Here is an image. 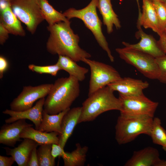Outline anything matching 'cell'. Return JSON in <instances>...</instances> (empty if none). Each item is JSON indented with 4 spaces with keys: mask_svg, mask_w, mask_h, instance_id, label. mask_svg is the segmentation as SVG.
<instances>
[{
    "mask_svg": "<svg viewBox=\"0 0 166 166\" xmlns=\"http://www.w3.org/2000/svg\"><path fill=\"white\" fill-rule=\"evenodd\" d=\"M14 0H0V2H5L10 4Z\"/></svg>",
    "mask_w": 166,
    "mask_h": 166,
    "instance_id": "cell-37",
    "label": "cell"
},
{
    "mask_svg": "<svg viewBox=\"0 0 166 166\" xmlns=\"http://www.w3.org/2000/svg\"><path fill=\"white\" fill-rule=\"evenodd\" d=\"M79 82L70 75L57 79L45 99L44 109L48 114L54 115L70 108L79 95Z\"/></svg>",
    "mask_w": 166,
    "mask_h": 166,
    "instance_id": "cell-2",
    "label": "cell"
},
{
    "mask_svg": "<svg viewBox=\"0 0 166 166\" xmlns=\"http://www.w3.org/2000/svg\"><path fill=\"white\" fill-rule=\"evenodd\" d=\"M115 50L121 59L134 66L144 76L151 79H158L160 71L155 57L140 50L125 47Z\"/></svg>",
    "mask_w": 166,
    "mask_h": 166,
    "instance_id": "cell-6",
    "label": "cell"
},
{
    "mask_svg": "<svg viewBox=\"0 0 166 166\" xmlns=\"http://www.w3.org/2000/svg\"><path fill=\"white\" fill-rule=\"evenodd\" d=\"M76 146V149L71 152L64 151L61 153L60 156L63 160L65 166H82L85 164L88 147H82L78 143Z\"/></svg>",
    "mask_w": 166,
    "mask_h": 166,
    "instance_id": "cell-24",
    "label": "cell"
},
{
    "mask_svg": "<svg viewBox=\"0 0 166 166\" xmlns=\"http://www.w3.org/2000/svg\"><path fill=\"white\" fill-rule=\"evenodd\" d=\"M161 123L159 118H153L149 136L153 143L161 146L166 151V130L162 126Z\"/></svg>",
    "mask_w": 166,
    "mask_h": 166,
    "instance_id": "cell-26",
    "label": "cell"
},
{
    "mask_svg": "<svg viewBox=\"0 0 166 166\" xmlns=\"http://www.w3.org/2000/svg\"><path fill=\"white\" fill-rule=\"evenodd\" d=\"M64 151V148H62L59 144H52L51 154L55 159L58 156H60Z\"/></svg>",
    "mask_w": 166,
    "mask_h": 166,
    "instance_id": "cell-36",
    "label": "cell"
},
{
    "mask_svg": "<svg viewBox=\"0 0 166 166\" xmlns=\"http://www.w3.org/2000/svg\"><path fill=\"white\" fill-rule=\"evenodd\" d=\"M71 22H61L47 27L49 33L46 43L47 51L53 55L68 57L76 62L89 58L91 55L79 45V37L70 26Z\"/></svg>",
    "mask_w": 166,
    "mask_h": 166,
    "instance_id": "cell-1",
    "label": "cell"
},
{
    "mask_svg": "<svg viewBox=\"0 0 166 166\" xmlns=\"http://www.w3.org/2000/svg\"><path fill=\"white\" fill-rule=\"evenodd\" d=\"M113 91L108 86L96 91L88 96L82 104L78 123L91 121L103 113L112 110L121 109L119 98L114 95Z\"/></svg>",
    "mask_w": 166,
    "mask_h": 166,
    "instance_id": "cell-3",
    "label": "cell"
},
{
    "mask_svg": "<svg viewBox=\"0 0 166 166\" xmlns=\"http://www.w3.org/2000/svg\"><path fill=\"white\" fill-rule=\"evenodd\" d=\"M27 166H39L37 148H34L32 151Z\"/></svg>",
    "mask_w": 166,
    "mask_h": 166,
    "instance_id": "cell-31",
    "label": "cell"
},
{
    "mask_svg": "<svg viewBox=\"0 0 166 166\" xmlns=\"http://www.w3.org/2000/svg\"><path fill=\"white\" fill-rule=\"evenodd\" d=\"M159 37V39L157 41L158 45L160 49L166 54V29L162 33Z\"/></svg>",
    "mask_w": 166,
    "mask_h": 166,
    "instance_id": "cell-33",
    "label": "cell"
},
{
    "mask_svg": "<svg viewBox=\"0 0 166 166\" xmlns=\"http://www.w3.org/2000/svg\"><path fill=\"white\" fill-rule=\"evenodd\" d=\"M166 5V0H159Z\"/></svg>",
    "mask_w": 166,
    "mask_h": 166,
    "instance_id": "cell-39",
    "label": "cell"
},
{
    "mask_svg": "<svg viewBox=\"0 0 166 166\" xmlns=\"http://www.w3.org/2000/svg\"><path fill=\"white\" fill-rule=\"evenodd\" d=\"M155 58L160 71L158 80L162 83L166 84V54Z\"/></svg>",
    "mask_w": 166,
    "mask_h": 166,
    "instance_id": "cell-30",
    "label": "cell"
},
{
    "mask_svg": "<svg viewBox=\"0 0 166 166\" xmlns=\"http://www.w3.org/2000/svg\"><path fill=\"white\" fill-rule=\"evenodd\" d=\"M39 144L35 141L29 138L24 140L18 147L14 148L4 147L7 155L14 159L18 166H27L33 150Z\"/></svg>",
    "mask_w": 166,
    "mask_h": 166,
    "instance_id": "cell-18",
    "label": "cell"
},
{
    "mask_svg": "<svg viewBox=\"0 0 166 166\" xmlns=\"http://www.w3.org/2000/svg\"><path fill=\"white\" fill-rule=\"evenodd\" d=\"M97 8L102 15L103 23L106 27L108 34L113 31L114 26L117 29L121 28L120 22L113 9L111 0H99Z\"/></svg>",
    "mask_w": 166,
    "mask_h": 166,
    "instance_id": "cell-20",
    "label": "cell"
},
{
    "mask_svg": "<svg viewBox=\"0 0 166 166\" xmlns=\"http://www.w3.org/2000/svg\"><path fill=\"white\" fill-rule=\"evenodd\" d=\"M10 5L14 13L31 34L35 32L38 26L44 20L39 0H14Z\"/></svg>",
    "mask_w": 166,
    "mask_h": 166,
    "instance_id": "cell-7",
    "label": "cell"
},
{
    "mask_svg": "<svg viewBox=\"0 0 166 166\" xmlns=\"http://www.w3.org/2000/svg\"><path fill=\"white\" fill-rule=\"evenodd\" d=\"M152 2L157 16L161 34L166 29V5L159 0H154Z\"/></svg>",
    "mask_w": 166,
    "mask_h": 166,
    "instance_id": "cell-28",
    "label": "cell"
},
{
    "mask_svg": "<svg viewBox=\"0 0 166 166\" xmlns=\"http://www.w3.org/2000/svg\"><path fill=\"white\" fill-rule=\"evenodd\" d=\"M51 144L40 145L37 150L39 166H54L55 165V158L51 154Z\"/></svg>",
    "mask_w": 166,
    "mask_h": 166,
    "instance_id": "cell-27",
    "label": "cell"
},
{
    "mask_svg": "<svg viewBox=\"0 0 166 166\" xmlns=\"http://www.w3.org/2000/svg\"><path fill=\"white\" fill-rule=\"evenodd\" d=\"M137 26L138 30L136 33L135 36L137 38H140V42L135 44L123 42L122 44L125 47L140 50L155 58L166 54L159 47L157 41L152 36L144 32L139 24L137 23Z\"/></svg>",
    "mask_w": 166,
    "mask_h": 166,
    "instance_id": "cell-13",
    "label": "cell"
},
{
    "mask_svg": "<svg viewBox=\"0 0 166 166\" xmlns=\"http://www.w3.org/2000/svg\"><path fill=\"white\" fill-rule=\"evenodd\" d=\"M9 31L0 23V44L3 45L8 39L9 34Z\"/></svg>",
    "mask_w": 166,
    "mask_h": 166,
    "instance_id": "cell-34",
    "label": "cell"
},
{
    "mask_svg": "<svg viewBox=\"0 0 166 166\" xmlns=\"http://www.w3.org/2000/svg\"><path fill=\"white\" fill-rule=\"evenodd\" d=\"M29 69L34 72L39 74H47L56 76L58 72L61 70L60 67L56 63L53 65L40 66L31 64L28 66Z\"/></svg>",
    "mask_w": 166,
    "mask_h": 166,
    "instance_id": "cell-29",
    "label": "cell"
},
{
    "mask_svg": "<svg viewBox=\"0 0 166 166\" xmlns=\"http://www.w3.org/2000/svg\"><path fill=\"white\" fill-rule=\"evenodd\" d=\"M149 0V1H150L152 2L154 0Z\"/></svg>",
    "mask_w": 166,
    "mask_h": 166,
    "instance_id": "cell-40",
    "label": "cell"
},
{
    "mask_svg": "<svg viewBox=\"0 0 166 166\" xmlns=\"http://www.w3.org/2000/svg\"><path fill=\"white\" fill-rule=\"evenodd\" d=\"M82 61L88 65L90 69L88 96L122 78L119 72L110 65L88 58H83Z\"/></svg>",
    "mask_w": 166,
    "mask_h": 166,
    "instance_id": "cell-8",
    "label": "cell"
},
{
    "mask_svg": "<svg viewBox=\"0 0 166 166\" xmlns=\"http://www.w3.org/2000/svg\"><path fill=\"white\" fill-rule=\"evenodd\" d=\"M81 109V106L70 109L63 118L61 124V132L58 136L59 144L63 148L78 124Z\"/></svg>",
    "mask_w": 166,
    "mask_h": 166,
    "instance_id": "cell-17",
    "label": "cell"
},
{
    "mask_svg": "<svg viewBox=\"0 0 166 166\" xmlns=\"http://www.w3.org/2000/svg\"><path fill=\"white\" fill-rule=\"evenodd\" d=\"M56 63L61 70L67 72L69 75L73 76L79 81H83L89 70L87 68L77 65L76 62L70 57L58 55Z\"/></svg>",
    "mask_w": 166,
    "mask_h": 166,
    "instance_id": "cell-22",
    "label": "cell"
},
{
    "mask_svg": "<svg viewBox=\"0 0 166 166\" xmlns=\"http://www.w3.org/2000/svg\"><path fill=\"white\" fill-rule=\"evenodd\" d=\"M33 125L26 122L25 119L3 124L0 130V143L14 147L17 142L21 141L20 136L23 129L26 127Z\"/></svg>",
    "mask_w": 166,
    "mask_h": 166,
    "instance_id": "cell-15",
    "label": "cell"
},
{
    "mask_svg": "<svg viewBox=\"0 0 166 166\" xmlns=\"http://www.w3.org/2000/svg\"><path fill=\"white\" fill-rule=\"evenodd\" d=\"M148 83L140 80L129 77L121 78L120 80L109 84L108 86L113 91L119 94L128 96L144 94L143 90L149 86Z\"/></svg>",
    "mask_w": 166,
    "mask_h": 166,
    "instance_id": "cell-14",
    "label": "cell"
},
{
    "mask_svg": "<svg viewBox=\"0 0 166 166\" xmlns=\"http://www.w3.org/2000/svg\"><path fill=\"white\" fill-rule=\"evenodd\" d=\"M0 23L10 34L23 37L26 33L21 21L13 12L10 4L3 2L0 4Z\"/></svg>",
    "mask_w": 166,
    "mask_h": 166,
    "instance_id": "cell-16",
    "label": "cell"
},
{
    "mask_svg": "<svg viewBox=\"0 0 166 166\" xmlns=\"http://www.w3.org/2000/svg\"><path fill=\"white\" fill-rule=\"evenodd\" d=\"M45 97L40 99L31 108L21 111H15L6 109L2 112L5 114L10 117L5 120L6 124H10L20 119H28L34 124L35 129L38 130L42 119L43 108L45 101Z\"/></svg>",
    "mask_w": 166,
    "mask_h": 166,
    "instance_id": "cell-11",
    "label": "cell"
},
{
    "mask_svg": "<svg viewBox=\"0 0 166 166\" xmlns=\"http://www.w3.org/2000/svg\"><path fill=\"white\" fill-rule=\"evenodd\" d=\"M121 104L120 114L128 116H147L154 117L158 102L153 101L144 94L128 96L119 94Z\"/></svg>",
    "mask_w": 166,
    "mask_h": 166,
    "instance_id": "cell-9",
    "label": "cell"
},
{
    "mask_svg": "<svg viewBox=\"0 0 166 166\" xmlns=\"http://www.w3.org/2000/svg\"><path fill=\"white\" fill-rule=\"evenodd\" d=\"M39 2L42 15L49 25H52L61 22L70 21L63 13L55 9L47 0H39Z\"/></svg>",
    "mask_w": 166,
    "mask_h": 166,
    "instance_id": "cell-25",
    "label": "cell"
},
{
    "mask_svg": "<svg viewBox=\"0 0 166 166\" xmlns=\"http://www.w3.org/2000/svg\"><path fill=\"white\" fill-rule=\"evenodd\" d=\"M99 0H91L85 8L77 10L71 8L65 10L63 14L69 20L73 18L81 20L85 26L92 32L99 45L107 53L110 61H114L107 42L102 30V23L97 12Z\"/></svg>",
    "mask_w": 166,
    "mask_h": 166,
    "instance_id": "cell-4",
    "label": "cell"
},
{
    "mask_svg": "<svg viewBox=\"0 0 166 166\" xmlns=\"http://www.w3.org/2000/svg\"><path fill=\"white\" fill-rule=\"evenodd\" d=\"M53 84H45L34 86H24L21 93L11 102L10 109L21 111L31 108L37 100L47 96Z\"/></svg>",
    "mask_w": 166,
    "mask_h": 166,
    "instance_id": "cell-10",
    "label": "cell"
},
{
    "mask_svg": "<svg viewBox=\"0 0 166 166\" xmlns=\"http://www.w3.org/2000/svg\"><path fill=\"white\" fill-rule=\"evenodd\" d=\"M15 162L14 159L12 156L8 157L0 156V166H11Z\"/></svg>",
    "mask_w": 166,
    "mask_h": 166,
    "instance_id": "cell-35",
    "label": "cell"
},
{
    "mask_svg": "<svg viewBox=\"0 0 166 166\" xmlns=\"http://www.w3.org/2000/svg\"><path fill=\"white\" fill-rule=\"evenodd\" d=\"M70 109L54 115L48 114L43 109L42 119L38 130L47 132H55L58 133L59 135L61 134L62 119L64 115Z\"/></svg>",
    "mask_w": 166,
    "mask_h": 166,
    "instance_id": "cell-23",
    "label": "cell"
},
{
    "mask_svg": "<svg viewBox=\"0 0 166 166\" xmlns=\"http://www.w3.org/2000/svg\"><path fill=\"white\" fill-rule=\"evenodd\" d=\"M142 10L137 23L145 29L150 28L160 36L161 32L155 9L152 2L143 0Z\"/></svg>",
    "mask_w": 166,
    "mask_h": 166,
    "instance_id": "cell-19",
    "label": "cell"
},
{
    "mask_svg": "<svg viewBox=\"0 0 166 166\" xmlns=\"http://www.w3.org/2000/svg\"><path fill=\"white\" fill-rule=\"evenodd\" d=\"M59 134L56 132H43L34 129L31 126L25 127L20 134L22 138H29L36 141L39 145L47 144H59Z\"/></svg>",
    "mask_w": 166,
    "mask_h": 166,
    "instance_id": "cell-21",
    "label": "cell"
},
{
    "mask_svg": "<svg viewBox=\"0 0 166 166\" xmlns=\"http://www.w3.org/2000/svg\"><path fill=\"white\" fill-rule=\"evenodd\" d=\"M9 67L8 61L4 56H0V78L2 79L4 73L7 70Z\"/></svg>",
    "mask_w": 166,
    "mask_h": 166,
    "instance_id": "cell-32",
    "label": "cell"
},
{
    "mask_svg": "<svg viewBox=\"0 0 166 166\" xmlns=\"http://www.w3.org/2000/svg\"><path fill=\"white\" fill-rule=\"evenodd\" d=\"M136 2H137V5H138V10H139V14H141V10H140V5H139V0H136Z\"/></svg>",
    "mask_w": 166,
    "mask_h": 166,
    "instance_id": "cell-38",
    "label": "cell"
},
{
    "mask_svg": "<svg viewBox=\"0 0 166 166\" xmlns=\"http://www.w3.org/2000/svg\"><path fill=\"white\" fill-rule=\"evenodd\" d=\"M158 150L151 147L135 151L125 166H166V160L160 158Z\"/></svg>",
    "mask_w": 166,
    "mask_h": 166,
    "instance_id": "cell-12",
    "label": "cell"
},
{
    "mask_svg": "<svg viewBox=\"0 0 166 166\" xmlns=\"http://www.w3.org/2000/svg\"><path fill=\"white\" fill-rule=\"evenodd\" d=\"M153 119L149 117L120 114L115 127V138L117 143L120 145L128 143L142 134L149 136Z\"/></svg>",
    "mask_w": 166,
    "mask_h": 166,
    "instance_id": "cell-5",
    "label": "cell"
}]
</instances>
